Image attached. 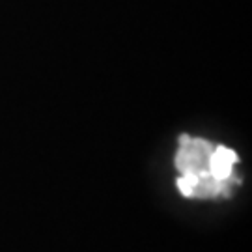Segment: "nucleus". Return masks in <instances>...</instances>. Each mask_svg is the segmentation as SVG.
I'll use <instances>...</instances> for the list:
<instances>
[{"mask_svg": "<svg viewBox=\"0 0 252 252\" xmlns=\"http://www.w3.org/2000/svg\"><path fill=\"white\" fill-rule=\"evenodd\" d=\"M174 162L178 168L176 185L185 198H226L239 183L235 176L237 153L207 138L181 135Z\"/></svg>", "mask_w": 252, "mask_h": 252, "instance_id": "1", "label": "nucleus"}]
</instances>
